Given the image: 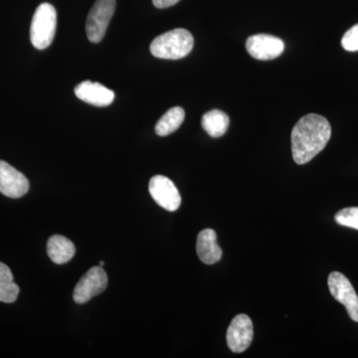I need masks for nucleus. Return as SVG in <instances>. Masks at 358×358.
Here are the masks:
<instances>
[{"label":"nucleus","instance_id":"nucleus-11","mask_svg":"<svg viewBox=\"0 0 358 358\" xmlns=\"http://www.w3.org/2000/svg\"><path fill=\"white\" fill-rule=\"evenodd\" d=\"M75 95L83 102L96 107H107L115 100V93L100 83L84 81L75 88Z\"/></svg>","mask_w":358,"mask_h":358},{"label":"nucleus","instance_id":"nucleus-14","mask_svg":"<svg viewBox=\"0 0 358 358\" xmlns=\"http://www.w3.org/2000/svg\"><path fill=\"white\" fill-rule=\"evenodd\" d=\"M229 124V117L222 110H210L202 117V128L211 138H220L225 134Z\"/></svg>","mask_w":358,"mask_h":358},{"label":"nucleus","instance_id":"nucleus-15","mask_svg":"<svg viewBox=\"0 0 358 358\" xmlns=\"http://www.w3.org/2000/svg\"><path fill=\"white\" fill-rule=\"evenodd\" d=\"M185 117V113L182 108H171L157 122L155 133L159 136H166L174 133L182 124Z\"/></svg>","mask_w":358,"mask_h":358},{"label":"nucleus","instance_id":"nucleus-18","mask_svg":"<svg viewBox=\"0 0 358 358\" xmlns=\"http://www.w3.org/2000/svg\"><path fill=\"white\" fill-rule=\"evenodd\" d=\"M341 45L346 51H358V24L352 26L341 39Z\"/></svg>","mask_w":358,"mask_h":358},{"label":"nucleus","instance_id":"nucleus-1","mask_svg":"<svg viewBox=\"0 0 358 358\" xmlns=\"http://www.w3.org/2000/svg\"><path fill=\"white\" fill-rule=\"evenodd\" d=\"M331 127L326 117L308 114L296 122L292 131V152L294 162L306 164L327 147Z\"/></svg>","mask_w":358,"mask_h":358},{"label":"nucleus","instance_id":"nucleus-2","mask_svg":"<svg viewBox=\"0 0 358 358\" xmlns=\"http://www.w3.org/2000/svg\"><path fill=\"white\" fill-rule=\"evenodd\" d=\"M193 43L192 33L178 28L157 36L150 44V52L157 58L178 60L192 52Z\"/></svg>","mask_w":358,"mask_h":358},{"label":"nucleus","instance_id":"nucleus-5","mask_svg":"<svg viewBox=\"0 0 358 358\" xmlns=\"http://www.w3.org/2000/svg\"><path fill=\"white\" fill-rule=\"evenodd\" d=\"M108 286V275L100 266L90 268L75 287L73 299L78 305H83L94 296L102 294Z\"/></svg>","mask_w":358,"mask_h":358},{"label":"nucleus","instance_id":"nucleus-16","mask_svg":"<svg viewBox=\"0 0 358 358\" xmlns=\"http://www.w3.org/2000/svg\"><path fill=\"white\" fill-rule=\"evenodd\" d=\"M20 287L14 282L10 268L0 262V301L11 303L17 300Z\"/></svg>","mask_w":358,"mask_h":358},{"label":"nucleus","instance_id":"nucleus-17","mask_svg":"<svg viewBox=\"0 0 358 358\" xmlns=\"http://www.w3.org/2000/svg\"><path fill=\"white\" fill-rule=\"evenodd\" d=\"M336 221L339 225L358 230V207L341 209L336 214Z\"/></svg>","mask_w":358,"mask_h":358},{"label":"nucleus","instance_id":"nucleus-20","mask_svg":"<svg viewBox=\"0 0 358 358\" xmlns=\"http://www.w3.org/2000/svg\"><path fill=\"white\" fill-rule=\"evenodd\" d=\"M103 265H105V262H103V261H101L100 265L99 266H100V267H103Z\"/></svg>","mask_w":358,"mask_h":358},{"label":"nucleus","instance_id":"nucleus-12","mask_svg":"<svg viewBox=\"0 0 358 358\" xmlns=\"http://www.w3.org/2000/svg\"><path fill=\"white\" fill-rule=\"evenodd\" d=\"M197 255L201 262L206 265H213L220 261L222 249L217 244V235L212 229L202 230L197 236Z\"/></svg>","mask_w":358,"mask_h":358},{"label":"nucleus","instance_id":"nucleus-13","mask_svg":"<svg viewBox=\"0 0 358 358\" xmlns=\"http://www.w3.org/2000/svg\"><path fill=\"white\" fill-rule=\"evenodd\" d=\"M76 248L71 240L61 235H53L47 243V253L57 265L69 262L75 255Z\"/></svg>","mask_w":358,"mask_h":358},{"label":"nucleus","instance_id":"nucleus-9","mask_svg":"<svg viewBox=\"0 0 358 358\" xmlns=\"http://www.w3.org/2000/svg\"><path fill=\"white\" fill-rule=\"evenodd\" d=\"M246 48L252 57L268 61L279 57L285 50V44L282 39L273 35L257 34L249 37Z\"/></svg>","mask_w":358,"mask_h":358},{"label":"nucleus","instance_id":"nucleus-4","mask_svg":"<svg viewBox=\"0 0 358 358\" xmlns=\"http://www.w3.org/2000/svg\"><path fill=\"white\" fill-rule=\"evenodd\" d=\"M115 10V0H96L87 18V36L92 43L102 41Z\"/></svg>","mask_w":358,"mask_h":358},{"label":"nucleus","instance_id":"nucleus-10","mask_svg":"<svg viewBox=\"0 0 358 358\" xmlns=\"http://www.w3.org/2000/svg\"><path fill=\"white\" fill-rule=\"evenodd\" d=\"M29 190V181L24 174L10 164L0 160V192L10 199H20Z\"/></svg>","mask_w":358,"mask_h":358},{"label":"nucleus","instance_id":"nucleus-19","mask_svg":"<svg viewBox=\"0 0 358 358\" xmlns=\"http://www.w3.org/2000/svg\"><path fill=\"white\" fill-rule=\"evenodd\" d=\"M180 0H152V3L157 8H167L176 6Z\"/></svg>","mask_w":358,"mask_h":358},{"label":"nucleus","instance_id":"nucleus-7","mask_svg":"<svg viewBox=\"0 0 358 358\" xmlns=\"http://www.w3.org/2000/svg\"><path fill=\"white\" fill-rule=\"evenodd\" d=\"M150 195L157 204L167 211H176L181 204V197L171 179L164 176H155L148 185Z\"/></svg>","mask_w":358,"mask_h":358},{"label":"nucleus","instance_id":"nucleus-3","mask_svg":"<svg viewBox=\"0 0 358 358\" xmlns=\"http://www.w3.org/2000/svg\"><path fill=\"white\" fill-rule=\"evenodd\" d=\"M57 13L50 3H42L33 15L30 40L35 48L43 50L50 46L55 37Z\"/></svg>","mask_w":358,"mask_h":358},{"label":"nucleus","instance_id":"nucleus-8","mask_svg":"<svg viewBox=\"0 0 358 358\" xmlns=\"http://www.w3.org/2000/svg\"><path fill=\"white\" fill-rule=\"evenodd\" d=\"M253 336L254 329L251 319L248 315L240 313L231 322L226 338L227 345L233 352L241 353L248 350Z\"/></svg>","mask_w":358,"mask_h":358},{"label":"nucleus","instance_id":"nucleus-6","mask_svg":"<svg viewBox=\"0 0 358 358\" xmlns=\"http://www.w3.org/2000/svg\"><path fill=\"white\" fill-rule=\"evenodd\" d=\"M331 296L345 306L353 322H358V296L352 282L339 272L331 273L327 280Z\"/></svg>","mask_w":358,"mask_h":358}]
</instances>
